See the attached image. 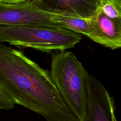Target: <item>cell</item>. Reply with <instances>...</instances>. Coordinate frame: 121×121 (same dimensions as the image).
I'll use <instances>...</instances> for the list:
<instances>
[{"mask_svg":"<svg viewBox=\"0 0 121 121\" xmlns=\"http://www.w3.org/2000/svg\"><path fill=\"white\" fill-rule=\"evenodd\" d=\"M81 39V34L56 25H0V42L19 48L50 52L73 48Z\"/></svg>","mask_w":121,"mask_h":121,"instance_id":"obj_3","label":"cell"},{"mask_svg":"<svg viewBox=\"0 0 121 121\" xmlns=\"http://www.w3.org/2000/svg\"><path fill=\"white\" fill-rule=\"evenodd\" d=\"M94 31L92 41L112 50L121 47V19L111 18L99 10L91 18Z\"/></svg>","mask_w":121,"mask_h":121,"instance_id":"obj_7","label":"cell"},{"mask_svg":"<svg viewBox=\"0 0 121 121\" xmlns=\"http://www.w3.org/2000/svg\"><path fill=\"white\" fill-rule=\"evenodd\" d=\"M51 56V78L69 110L81 121L87 108L89 74L71 52L59 51Z\"/></svg>","mask_w":121,"mask_h":121,"instance_id":"obj_2","label":"cell"},{"mask_svg":"<svg viewBox=\"0 0 121 121\" xmlns=\"http://www.w3.org/2000/svg\"><path fill=\"white\" fill-rule=\"evenodd\" d=\"M0 86L15 104L47 121H80L65 103L48 70L21 51L0 42Z\"/></svg>","mask_w":121,"mask_h":121,"instance_id":"obj_1","label":"cell"},{"mask_svg":"<svg viewBox=\"0 0 121 121\" xmlns=\"http://www.w3.org/2000/svg\"><path fill=\"white\" fill-rule=\"evenodd\" d=\"M35 7L51 14L90 19L99 9L100 0H28Z\"/></svg>","mask_w":121,"mask_h":121,"instance_id":"obj_6","label":"cell"},{"mask_svg":"<svg viewBox=\"0 0 121 121\" xmlns=\"http://www.w3.org/2000/svg\"><path fill=\"white\" fill-rule=\"evenodd\" d=\"M28 0H0V1L4 2H8V3H15V2H19L24 1Z\"/></svg>","mask_w":121,"mask_h":121,"instance_id":"obj_11","label":"cell"},{"mask_svg":"<svg viewBox=\"0 0 121 121\" xmlns=\"http://www.w3.org/2000/svg\"><path fill=\"white\" fill-rule=\"evenodd\" d=\"M52 14L40 9L26 0L8 3L0 1V25L44 24L57 25L52 21Z\"/></svg>","mask_w":121,"mask_h":121,"instance_id":"obj_5","label":"cell"},{"mask_svg":"<svg viewBox=\"0 0 121 121\" xmlns=\"http://www.w3.org/2000/svg\"><path fill=\"white\" fill-rule=\"evenodd\" d=\"M15 103L0 86V109L9 110L14 107Z\"/></svg>","mask_w":121,"mask_h":121,"instance_id":"obj_10","label":"cell"},{"mask_svg":"<svg viewBox=\"0 0 121 121\" xmlns=\"http://www.w3.org/2000/svg\"><path fill=\"white\" fill-rule=\"evenodd\" d=\"M99 10L110 18L121 19V0H100Z\"/></svg>","mask_w":121,"mask_h":121,"instance_id":"obj_9","label":"cell"},{"mask_svg":"<svg viewBox=\"0 0 121 121\" xmlns=\"http://www.w3.org/2000/svg\"><path fill=\"white\" fill-rule=\"evenodd\" d=\"M86 110L81 121H118L115 115L113 99L102 83L88 75Z\"/></svg>","mask_w":121,"mask_h":121,"instance_id":"obj_4","label":"cell"},{"mask_svg":"<svg viewBox=\"0 0 121 121\" xmlns=\"http://www.w3.org/2000/svg\"><path fill=\"white\" fill-rule=\"evenodd\" d=\"M52 21L59 26L84 35L93 40L94 31L91 18H82L52 14Z\"/></svg>","mask_w":121,"mask_h":121,"instance_id":"obj_8","label":"cell"}]
</instances>
